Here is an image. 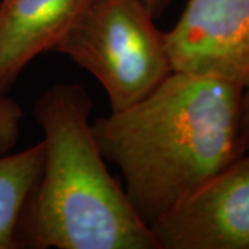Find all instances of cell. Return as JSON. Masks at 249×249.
<instances>
[{
    "label": "cell",
    "instance_id": "cell-2",
    "mask_svg": "<svg viewBox=\"0 0 249 249\" xmlns=\"http://www.w3.org/2000/svg\"><path fill=\"white\" fill-rule=\"evenodd\" d=\"M91 109L79 83H57L35 100L43 166L18 227V249H158L150 226L108 170Z\"/></svg>",
    "mask_w": 249,
    "mask_h": 249
},
{
    "label": "cell",
    "instance_id": "cell-10",
    "mask_svg": "<svg viewBox=\"0 0 249 249\" xmlns=\"http://www.w3.org/2000/svg\"><path fill=\"white\" fill-rule=\"evenodd\" d=\"M142 1L145 3V6L148 7V10L151 11L152 16L155 18L160 16L170 3V0H142Z\"/></svg>",
    "mask_w": 249,
    "mask_h": 249
},
{
    "label": "cell",
    "instance_id": "cell-8",
    "mask_svg": "<svg viewBox=\"0 0 249 249\" xmlns=\"http://www.w3.org/2000/svg\"><path fill=\"white\" fill-rule=\"evenodd\" d=\"M22 116V108L16 100L0 96V155L16 147Z\"/></svg>",
    "mask_w": 249,
    "mask_h": 249
},
{
    "label": "cell",
    "instance_id": "cell-3",
    "mask_svg": "<svg viewBox=\"0 0 249 249\" xmlns=\"http://www.w3.org/2000/svg\"><path fill=\"white\" fill-rule=\"evenodd\" d=\"M142 0H94L53 52L93 75L111 112L147 97L173 72L165 32Z\"/></svg>",
    "mask_w": 249,
    "mask_h": 249
},
{
    "label": "cell",
    "instance_id": "cell-1",
    "mask_svg": "<svg viewBox=\"0 0 249 249\" xmlns=\"http://www.w3.org/2000/svg\"><path fill=\"white\" fill-rule=\"evenodd\" d=\"M244 86L172 72L132 107L91 122L104 160L118 166L134 211L151 227L247 151Z\"/></svg>",
    "mask_w": 249,
    "mask_h": 249
},
{
    "label": "cell",
    "instance_id": "cell-7",
    "mask_svg": "<svg viewBox=\"0 0 249 249\" xmlns=\"http://www.w3.org/2000/svg\"><path fill=\"white\" fill-rule=\"evenodd\" d=\"M43 166V142L0 155V249H18L22 214Z\"/></svg>",
    "mask_w": 249,
    "mask_h": 249
},
{
    "label": "cell",
    "instance_id": "cell-4",
    "mask_svg": "<svg viewBox=\"0 0 249 249\" xmlns=\"http://www.w3.org/2000/svg\"><path fill=\"white\" fill-rule=\"evenodd\" d=\"M158 249H249V154L151 227Z\"/></svg>",
    "mask_w": 249,
    "mask_h": 249
},
{
    "label": "cell",
    "instance_id": "cell-9",
    "mask_svg": "<svg viewBox=\"0 0 249 249\" xmlns=\"http://www.w3.org/2000/svg\"><path fill=\"white\" fill-rule=\"evenodd\" d=\"M241 137L247 154H249V79L244 85L241 97Z\"/></svg>",
    "mask_w": 249,
    "mask_h": 249
},
{
    "label": "cell",
    "instance_id": "cell-5",
    "mask_svg": "<svg viewBox=\"0 0 249 249\" xmlns=\"http://www.w3.org/2000/svg\"><path fill=\"white\" fill-rule=\"evenodd\" d=\"M165 40L173 72L244 86L249 79V0H188Z\"/></svg>",
    "mask_w": 249,
    "mask_h": 249
},
{
    "label": "cell",
    "instance_id": "cell-6",
    "mask_svg": "<svg viewBox=\"0 0 249 249\" xmlns=\"http://www.w3.org/2000/svg\"><path fill=\"white\" fill-rule=\"evenodd\" d=\"M94 0H0V96L37 55L53 52Z\"/></svg>",
    "mask_w": 249,
    "mask_h": 249
}]
</instances>
